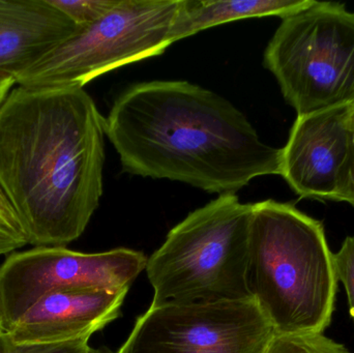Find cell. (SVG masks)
Returning <instances> with one entry per match:
<instances>
[{
	"instance_id": "6da1fadb",
	"label": "cell",
	"mask_w": 354,
	"mask_h": 353,
	"mask_svg": "<svg viewBox=\"0 0 354 353\" xmlns=\"http://www.w3.org/2000/svg\"><path fill=\"white\" fill-rule=\"evenodd\" d=\"M106 120L83 88L10 90L0 105V193L35 247L82 236L103 195Z\"/></svg>"
},
{
	"instance_id": "7a4b0ae2",
	"label": "cell",
	"mask_w": 354,
	"mask_h": 353,
	"mask_svg": "<svg viewBox=\"0 0 354 353\" xmlns=\"http://www.w3.org/2000/svg\"><path fill=\"white\" fill-rule=\"evenodd\" d=\"M105 120L122 171L132 175L222 195L281 174V149L264 143L228 99L187 81L133 85Z\"/></svg>"
},
{
	"instance_id": "3957f363",
	"label": "cell",
	"mask_w": 354,
	"mask_h": 353,
	"mask_svg": "<svg viewBox=\"0 0 354 353\" xmlns=\"http://www.w3.org/2000/svg\"><path fill=\"white\" fill-rule=\"evenodd\" d=\"M248 287L276 335L324 334L338 289L324 224L291 203H254Z\"/></svg>"
},
{
	"instance_id": "277c9868",
	"label": "cell",
	"mask_w": 354,
	"mask_h": 353,
	"mask_svg": "<svg viewBox=\"0 0 354 353\" xmlns=\"http://www.w3.org/2000/svg\"><path fill=\"white\" fill-rule=\"evenodd\" d=\"M253 204L222 194L189 213L147 258L151 307L253 300L248 287Z\"/></svg>"
},
{
	"instance_id": "5b68a950",
	"label": "cell",
	"mask_w": 354,
	"mask_h": 353,
	"mask_svg": "<svg viewBox=\"0 0 354 353\" xmlns=\"http://www.w3.org/2000/svg\"><path fill=\"white\" fill-rule=\"evenodd\" d=\"M263 64L297 116L354 104V12L315 0L284 17Z\"/></svg>"
},
{
	"instance_id": "8992f818",
	"label": "cell",
	"mask_w": 354,
	"mask_h": 353,
	"mask_svg": "<svg viewBox=\"0 0 354 353\" xmlns=\"http://www.w3.org/2000/svg\"><path fill=\"white\" fill-rule=\"evenodd\" d=\"M178 0H120L103 18L14 77L29 88H83L93 79L133 62L161 55L172 45Z\"/></svg>"
},
{
	"instance_id": "52a82bcc",
	"label": "cell",
	"mask_w": 354,
	"mask_h": 353,
	"mask_svg": "<svg viewBox=\"0 0 354 353\" xmlns=\"http://www.w3.org/2000/svg\"><path fill=\"white\" fill-rule=\"evenodd\" d=\"M143 253L114 249L82 253L66 247H35L10 253L0 267V311L4 333L46 294L62 290L130 289L147 267Z\"/></svg>"
},
{
	"instance_id": "ba28073f",
	"label": "cell",
	"mask_w": 354,
	"mask_h": 353,
	"mask_svg": "<svg viewBox=\"0 0 354 353\" xmlns=\"http://www.w3.org/2000/svg\"><path fill=\"white\" fill-rule=\"evenodd\" d=\"M274 329L253 300L149 307L118 353H266Z\"/></svg>"
},
{
	"instance_id": "9c48e42d",
	"label": "cell",
	"mask_w": 354,
	"mask_h": 353,
	"mask_svg": "<svg viewBox=\"0 0 354 353\" xmlns=\"http://www.w3.org/2000/svg\"><path fill=\"white\" fill-rule=\"evenodd\" d=\"M354 104L299 115L282 151L280 175L301 198L334 201L353 132Z\"/></svg>"
},
{
	"instance_id": "30bf717a",
	"label": "cell",
	"mask_w": 354,
	"mask_h": 353,
	"mask_svg": "<svg viewBox=\"0 0 354 353\" xmlns=\"http://www.w3.org/2000/svg\"><path fill=\"white\" fill-rule=\"evenodd\" d=\"M129 289L62 290L46 294L4 333L12 345H51L89 339L115 321Z\"/></svg>"
},
{
	"instance_id": "8fae6325",
	"label": "cell",
	"mask_w": 354,
	"mask_h": 353,
	"mask_svg": "<svg viewBox=\"0 0 354 353\" xmlns=\"http://www.w3.org/2000/svg\"><path fill=\"white\" fill-rule=\"evenodd\" d=\"M80 27L49 0H0V74L16 76Z\"/></svg>"
},
{
	"instance_id": "7c38bea8",
	"label": "cell",
	"mask_w": 354,
	"mask_h": 353,
	"mask_svg": "<svg viewBox=\"0 0 354 353\" xmlns=\"http://www.w3.org/2000/svg\"><path fill=\"white\" fill-rule=\"evenodd\" d=\"M315 0H178L170 39L172 44L204 29L241 19L281 18L309 8Z\"/></svg>"
},
{
	"instance_id": "4fadbf2b",
	"label": "cell",
	"mask_w": 354,
	"mask_h": 353,
	"mask_svg": "<svg viewBox=\"0 0 354 353\" xmlns=\"http://www.w3.org/2000/svg\"><path fill=\"white\" fill-rule=\"evenodd\" d=\"M266 353H351L324 334L274 335Z\"/></svg>"
},
{
	"instance_id": "5bb4252c",
	"label": "cell",
	"mask_w": 354,
	"mask_h": 353,
	"mask_svg": "<svg viewBox=\"0 0 354 353\" xmlns=\"http://www.w3.org/2000/svg\"><path fill=\"white\" fill-rule=\"evenodd\" d=\"M78 26L97 22L107 15L120 0H49Z\"/></svg>"
},
{
	"instance_id": "9a60e30c",
	"label": "cell",
	"mask_w": 354,
	"mask_h": 353,
	"mask_svg": "<svg viewBox=\"0 0 354 353\" xmlns=\"http://www.w3.org/2000/svg\"><path fill=\"white\" fill-rule=\"evenodd\" d=\"M337 279L342 282L348 298L349 313L354 325V238H345L339 252L334 254Z\"/></svg>"
},
{
	"instance_id": "2e32d148",
	"label": "cell",
	"mask_w": 354,
	"mask_h": 353,
	"mask_svg": "<svg viewBox=\"0 0 354 353\" xmlns=\"http://www.w3.org/2000/svg\"><path fill=\"white\" fill-rule=\"evenodd\" d=\"M28 245L26 233L15 215L0 213V256Z\"/></svg>"
},
{
	"instance_id": "e0dca14e",
	"label": "cell",
	"mask_w": 354,
	"mask_h": 353,
	"mask_svg": "<svg viewBox=\"0 0 354 353\" xmlns=\"http://www.w3.org/2000/svg\"><path fill=\"white\" fill-rule=\"evenodd\" d=\"M334 201L347 202L354 207V126L348 153L337 178Z\"/></svg>"
},
{
	"instance_id": "ac0fdd59",
	"label": "cell",
	"mask_w": 354,
	"mask_h": 353,
	"mask_svg": "<svg viewBox=\"0 0 354 353\" xmlns=\"http://www.w3.org/2000/svg\"><path fill=\"white\" fill-rule=\"evenodd\" d=\"M89 339L78 340L68 343L51 344V345H12L10 353H86L91 346Z\"/></svg>"
},
{
	"instance_id": "d6986e66",
	"label": "cell",
	"mask_w": 354,
	"mask_h": 353,
	"mask_svg": "<svg viewBox=\"0 0 354 353\" xmlns=\"http://www.w3.org/2000/svg\"><path fill=\"white\" fill-rule=\"evenodd\" d=\"M16 84L14 77L8 75L0 74V105L10 93V89Z\"/></svg>"
},
{
	"instance_id": "ffe728a7",
	"label": "cell",
	"mask_w": 354,
	"mask_h": 353,
	"mask_svg": "<svg viewBox=\"0 0 354 353\" xmlns=\"http://www.w3.org/2000/svg\"><path fill=\"white\" fill-rule=\"evenodd\" d=\"M12 345L8 341L4 333L0 334V353L12 352Z\"/></svg>"
},
{
	"instance_id": "44dd1931",
	"label": "cell",
	"mask_w": 354,
	"mask_h": 353,
	"mask_svg": "<svg viewBox=\"0 0 354 353\" xmlns=\"http://www.w3.org/2000/svg\"><path fill=\"white\" fill-rule=\"evenodd\" d=\"M86 353H107V352H100V350H93V348L91 347V348H89L88 352H87Z\"/></svg>"
},
{
	"instance_id": "7402d4cb",
	"label": "cell",
	"mask_w": 354,
	"mask_h": 353,
	"mask_svg": "<svg viewBox=\"0 0 354 353\" xmlns=\"http://www.w3.org/2000/svg\"><path fill=\"white\" fill-rule=\"evenodd\" d=\"M4 333L3 330H2V321H1V311H0V334Z\"/></svg>"
},
{
	"instance_id": "603a6c76",
	"label": "cell",
	"mask_w": 354,
	"mask_h": 353,
	"mask_svg": "<svg viewBox=\"0 0 354 353\" xmlns=\"http://www.w3.org/2000/svg\"><path fill=\"white\" fill-rule=\"evenodd\" d=\"M353 126H354V112H353Z\"/></svg>"
}]
</instances>
